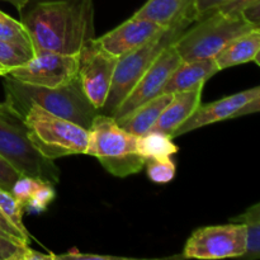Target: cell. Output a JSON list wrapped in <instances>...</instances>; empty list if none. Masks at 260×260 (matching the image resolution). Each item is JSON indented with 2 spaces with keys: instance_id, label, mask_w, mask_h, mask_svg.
<instances>
[{
  "instance_id": "6da1fadb",
  "label": "cell",
  "mask_w": 260,
  "mask_h": 260,
  "mask_svg": "<svg viewBox=\"0 0 260 260\" xmlns=\"http://www.w3.org/2000/svg\"><path fill=\"white\" fill-rule=\"evenodd\" d=\"M20 22L35 50L79 55L95 37L93 0H37Z\"/></svg>"
},
{
  "instance_id": "7a4b0ae2",
  "label": "cell",
  "mask_w": 260,
  "mask_h": 260,
  "mask_svg": "<svg viewBox=\"0 0 260 260\" xmlns=\"http://www.w3.org/2000/svg\"><path fill=\"white\" fill-rule=\"evenodd\" d=\"M4 78L7 95L5 102L22 116L30 104H37L55 116L89 129L99 113L98 109L86 98L79 76L71 83L58 88L30 85L8 75Z\"/></svg>"
},
{
  "instance_id": "3957f363",
  "label": "cell",
  "mask_w": 260,
  "mask_h": 260,
  "mask_svg": "<svg viewBox=\"0 0 260 260\" xmlns=\"http://www.w3.org/2000/svg\"><path fill=\"white\" fill-rule=\"evenodd\" d=\"M0 156L20 175L52 185L60 183V169L55 160L37 151L28 136L23 116L7 102L0 103Z\"/></svg>"
},
{
  "instance_id": "277c9868",
  "label": "cell",
  "mask_w": 260,
  "mask_h": 260,
  "mask_svg": "<svg viewBox=\"0 0 260 260\" xmlns=\"http://www.w3.org/2000/svg\"><path fill=\"white\" fill-rule=\"evenodd\" d=\"M136 141L137 136L122 128L113 117L98 113L89 128L85 154L96 157L108 173L124 178L141 172L146 164Z\"/></svg>"
},
{
  "instance_id": "5b68a950",
  "label": "cell",
  "mask_w": 260,
  "mask_h": 260,
  "mask_svg": "<svg viewBox=\"0 0 260 260\" xmlns=\"http://www.w3.org/2000/svg\"><path fill=\"white\" fill-rule=\"evenodd\" d=\"M23 118L30 142L47 159L85 154L89 129L55 116L37 104H30L23 113Z\"/></svg>"
},
{
  "instance_id": "8992f818",
  "label": "cell",
  "mask_w": 260,
  "mask_h": 260,
  "mask_svg": "<svg viewBox=\"0 0 260 260\" xmlns=\"http://www.w3.org/2000/svg\"><path fill=\"white\" fill-rule=\"evenodd\" d=\"M189 27L190 25L188 24H175L173 27L164 28L144 45L119 57L114 69L108 96L101 113L112 116L134 89L137 81L146 73L147 69L159 57L160 53L175 43V41Z\"/></svg>"
},
{
  "instance_id": "52a82bcc",
  "label": "cell",
  "mask_w": 260,
  "mask_h": 260,
  "mask_svg": "<svg viewBox=\"0 0 260 260\" xmlns=\"http://www.w3.org/2000/svg\"><path fill=\"white\" fill-rule=\"evenodd\" d=\"M251 28L254 25L241 14L229 15L215 10L187 28L174 46L183 61L215 58L228 43Z\"/></svg>"
},
{
  "instance_id": "ba28073f",
  "label": "cell",
  "mask_w": 260,
  "mask_h": 260,
  "mask_svg": "<svg viewBox=\"0 0 260 260\" xmlns=\"http://www.w3.org/2000/svg\"><path fill=\"white\" fill-rule=\"evenodd\" d=\"M248 229L245 223L207 226L196 230L185 243L182 258H241L246 251Z\"/></svg>"
},
{
  "instance_id": "9c48e42d",
  "label": "cell",
  "mask_w": 260,
  "mask_h": 260,
  "mask_svg": "<svg viewBox=\"0 0 260 260\" xmlns=\"http://www.w3.org/2000/svg\"><path fill=\"white\" fill-rule=\"evenodd\" d=\"M79 55H63L46 50H35V56L8 76L30 85L58 88L78 78Z\"/></svg>"
},
{
  "instance_id": "30bf717a",
  "label": "cell",
  "mask_w": 260,
  "mask_h": 260,
  "mask_svg": "<svg viewBox=\"0 0 260 260\" xmlns=\"http://www.w3.org/2000/svg\"><path fill=\"white\" fill-rule=\"evenodd\" d=\"M93 40L79 53L78 76L86 98L101 113L111 89L118 58L96 47Z\"/></svg>"
},
{
  "instance_id": "8fae6325",
  "label": "cell",
  "mask_w": 260,
  "mask_h": 260,
  "mask_svg": "<svg viewBox=\"0 0 260 260\" xmlns=\"http://www.w3.org/2000/svg\"><path fill=\"white\" fill-rule=\"evenodd\" d=\"M182 61L183 58L180 57L174 43L165 48L159 57L154 61V63L147 69L146 73L141 76V79L137 81L136 85L119 104L112 117L116 121H119L139 108L141 104L162 94L165 84L168 83L173 71L182 63Z\"/></svg>"
},
{
  "instance_id": "7c38bea8",
  "label": "cell",
  "mask_w": 260,
  "mask_h": 260,
  "mask_svg": "<svg viewBox=\"0 0 260 260\" xmlns=\"http://www.w3.org/2000/svg\"><path fill=\"white\" fill-rule=\"evenodd\" d=\"M164 29L161 25L145 18L132 15L129 19L109 30L101 37H94L93 42L104 52L119 58L154 37Z\"/></svg>"
},
{
  "instance_id": "4fadbf2b",
  "label": "cell",
  "mask_w": 260,
  "mask_h": 260,
  "mask_svg": "<svg viewBox=\"0 0 260 260\" xmlns=\"http://www.w3.org/2000/svg\"><path fill=\"white\" fill-rule=\"evenodd\" d=\"M260 94V85L255 88L248 89V90L240 91V93L233 94V95L225 96L220 101L212 102L198 107L197 111L174 132L173 139L182 135L188 134L190 131L201 128V127L208 126V124L216 123V122L225 121V119L234 118L235 113L240 111L246 103L258 96Z\"/></svg>"
},
{
  "instance_id": "5bb4252c",
  "label": "cell",
  "mask_w": 260,
  "mask_h": 260,
  "mask_svg": "<svg viewBox=\"0 0 260 260\" xmlns=\"http://www.w3.org/2000/svg\"><path fill=\"white\" fill-rule=\"evenodd\" d=\"M134 15L152 20L162 28L197 22L196 0H147Z\"/></svg>"
},
{
  "instance_id": "9a60e30c",
  "label": "cell",
  "mask_w": 260,
  "mask_h": 260,
  "mask_svg": "<svg viewBox=\"0 0 260 260\" xmlns=\"http://www.w3.org/2000/svg\"><path fill=\"white\" fill-rule=\"evenodd\" d=\"M203 86H205V84L189 89V90L178 91V93L173 94L172 101L165 107L151 131H159L173 137L174 132L201 106Z\"/></svg>"
},
{
  "instance_id": "2e32d148",
  "label": "cell",
  "mask_w": 260,
  "mask_h": 260,
  "mask_svg": "<svg viewBox=\"0 0 260 260\" xmlns=\"http://www.w3.org/2000/svg\"><path fill=\"white\" fill-rule=\"evenodd\" d=\"M218 71L220 69L215 58L182 61V63L173 71L169 80L165 84L162 94H174L202 85Z\"/></svg>"
},
{
  "instance_id": "e0dca14e",
  "label": "cell",
  "mask_w": 260,
  "mask_h": 260,
  "mask_svg": "<svg viewBox=\"0 0 260 260\" xmlns=\"http://www.w3.org/2000/svg\"><path fill=\"white\" fill-rule=\"evenodd\" d=\"M260 50V27H254L234 38L215 57L220 70L254 61Z\"/></svg>"
},
{
  "instance_id": "ac0fdd59",
  "label": "cell",
  "mask_w": 260,
  "mask_h": 260,
  "mask_svg": "<svg viewBox=\"0 0 260 260\" xmlns=\"http://www.w3.org/2000/svg\"><path fill=\"white\" fill-rule=\"evenodd\" d=\"M172 98L173 94H160V95L147 101L146 103L141 104L128 116L117 122L122 128L126 129L129 134L135 135V136H141V135L151 131L157 118L162 113L165 107L172 101Z\"/></svg>"
},
{
  "instance_id": "d6986e66",
  "label": "cell",
  "mask_w": 260,
  "mask_h": 260,
  "mask_svg": "<svg viewBox=\"0 0 260 260\" xmlns=\"http://www.w3.org/2000/svg\"><path fill=\"white\" fill-rule=\"evenodd\" d=\"M136 146L139 154L145 160L169 157L178 152V146L173 142V137L159 131H149L137 136Z\"/></svg>"
},
{
  "instance_id": "ffe728a7",
  "label": "cell",
  "mask_w": 260,
  "mask_h": 260,
  "mask_svg": "<svg viewBox=\"0 0 260 260\" xmlns=\"http://www.w3.org/2000/svg\"><path fill=\"white\" fill-rule=\"evenodd\" d=\"M33 56H35V48L32 46L0 40V65L8 73L27 63Z\"/></svg>"
},
{
  "instance_id": "44dd1931",
  "label": "cell",
  "mask_w": 260,
  "mask_h": 260,
  "mask_svg": "<svg viewBox=\"0 0 260 260\" xmlns=\"http://www.w3.org/2000/svg\"><path fill=\"white\" fill-rule=\"evenodd\" d=\"M0 211L23 235L29 239V233L23 223L24 208H23L22 203L12 194V192H8L3 188H0Z\"/></svg>"
},
{
  "instance_id": "7402d4cb",
  "label": "cell",
  "mask_w": 260,
  "mask_h": 260,
  "mask_svg": "<svg viewBox=\"0 0 260 260\" xmlns=\"http://www.w3.org/2000/svg\"><path fill=\"white\" fill-rule=\"evenodd\" d=\"M0 40L32 46L29 36L23 23L18 22L2 10H0Z\"/></svg>"
},
{
  "instance_id": "603a6c76",
  "label": "cell",
  "mask_w": 260,
  "mask_h": 260,
  "mask_svg": "<svg viewBox=\"0 0 260 260\" xmlns=\"http://www.w3.org/2000/svg\"><path fill=\"white\" fill-rule=\"evenodd\" d=\"M146 172L150 180L159 184L172 182L175 175L174 161L169 157H155V159L146 160Z\"/></svg>"
},
{
  "instance_id": "cb8c5ba5",
  "label": "cell",
  "mask_w": 260,
  "mask_h": 260,
  "mask_svg": "<svg viewBox=\"0 0 260 260\" xmlns=\"http://www.w3.org/2000/svg\"><path fill=\"white\" fill-rule=\"evenodd\" d=\"M55 185L50 183L42 182L40 187L36 189L30 200L24 205V210H28V212H43L48 207L51 202L55 200Z\"/></svg>"
},
{
  "instance_id": "d4e9b609",
  "label": "cell",
  "mask_w": 260,
  "mask_h": 260,
  "mask_svg": "<svg viewBox=\"0 0 260 260\" xmlns=\"http://www.w3.org/2000/svg\"><path fill=\"white\" fill-rule=\"evenodd\" d=\"M28 244L0 235V260H28Z\"/></svg>"
},
{
  "instance_id": "484cf974",
  "label": "cell",
  "mask_w": 260,
  "mask_h": 260,
  "mask_svg": "<svg viewBox=\"0 0 260 260\" xmlns=\"http://www.w3.org/2000/svg\"><path fill=\"white\" fill-rule=\"evenodd\" d=\"M41 183H42V180L22 175V177L18 178L17 182L13 185L12 194L22 203L23 208H24V205L30 200V197H32L33 193L36 192V189L40 187Z\"/></svg>"
},
{
  "instance_id": "4316f807",
  "label": "cell",
  "mask_w": 260,
  "mask_h": 260,
  "mask_svg": "<svg viewBox=\"0 0 260 260\" xmlns=\"http://www.w3.org/2000/svg\"><path fill=\"white\" fill-rule=\"evenodd\" d=\"M248 229V244L246 251L241 258L260 259V220L246 222Z\"/></svg>"
},
{
  "instance_id": "83f0119b",
  "label": "cell",
  "mask_w": 260,
  "mask_h": 260,
  "mask_svg": "<svg viewBox=\"0 0 260 260\" xmlns=\"http://www.w3.org/2000/svg\"><path fill=\"white\" fill-rule=\"evenodd\" d=\"M19 177L22 175L4 157L0 156V188L8 190V192H12L13 185Z\"/></svg>"
},
{
  "instance_id": "f1b7e54d",
  "label": "cell",
  "mask_w": 260,
  "mask_h": 260,
  "mask_svg": "<svg viewBox=\"0 0 260 260\" xmlns=\"http://www.w3.org/2000/svg\"><path fill=\"white\" fill-rule=\"evenodd\" d=\"M57 259H73V260H118V259H124L122 256H112V255H101V254H83L79 253L76 250H70L65 254H58V255H55L53 254V260Z\"/></svg>"
},
{
  "instance_id": "f546056e",
  "label": "cell",
  "mask_w": 260,
  "mask_h": 260,
  "mask_svg": "<svg viewBox=\"0 0 260 260\" xmlns=\"http://www.w3.org/2000/svg\"><path fill=\"white\" fill-rule=\"evenodd\" d=\"M258 0H228L225 4L221 5L217 10H220L223 14L229 15H239L241 14L244 9H246L248 7H250L251 4H254Z\"/></svg>"
},
{
  "instance_id": "4dcf8cb0",
  "label": "cell",
  "mask_w": 260,
  "mask_h": 260,
  "mask_svg": "<svg viewBox=\"0 0 260 260\" xmlns=\"http://www.w3.org/2000/svg\"><path fill=\"white\" fill-rule=\"evenodd\" d=\"M0 231H3L5 235L15 239V240H19L24 244L29 243V239H28L27 236L23 235V234L20 233V231L18 230L14 225H13V223L10 222V221L8 220L4 215H3L2 211H0Z\"/></svg>"
},
{
  "instance_id": "1f68e13d",
  "label": "cell",
  "mask_w": 260,
  "mask_h": 260,
  "mask_svg": "<svg viewBox=\"0 0 260 260\" xmlns=\"http://www.w3.org/2000/svg\"><path fill=\"white\" fill-rule=\"evenodd\" d=\"M228 0H196V10H197V20L205 15L215 12Z\"/></svg>"
},
{
  "instance_id": "d6a6232c",
  "label": "cell",
  "mask_w": 260,
  "mask_h": 260,
  "mask_svg": "<svg viewBox=\"0 0 260 260\" xmlns=\"http://www.w3.org/2000/svg\"><path fill=\"white\" fill-rule=\"evenodd\" d=\"M241 15L244 17V19L246 22L250 23L254 27H260V0L255 2L254 4H251L250 7H248L246 9H244L241 12Z\"/></svg>"
},
{
  "instance_id": "836d02e7",
  "label": "cell",
  "mask_w": 260,
  "mask_h": 260,
  "mask_svg": "<svg viewBox=\"0 0 260 260\" xmlns=\"http://www.w3.org/2000/svg\"><path fill=\"white\" fill-rule=\"evenodd\" d=\"M256 220H260V202L256 203V205L251 206V207H249L248 210H246L244 213H241V215L234 217L233 222L246 223V222H251V221H256Z\"/></svg>"
},
{
  "instance_id": "e575fe53",
  "label": "cell",
  "mask_w": 260,
  "mask_h": 260,
  "mask_svg": "<svg viewBox=\"0 0 260 260\" xmlns=\"http://www.w3.org/2000/svg\"><path fill=\"white\" fill-rule=\"evenodd\" d=\"M260 112V94L258 96H255L254 99H251L249 103H246L240 111H238L234 116V118H240L243 116H248V114L253 113H259Z\"/></svg>"
},
{
  "instance_id": "d590c367",
  "label": "cell",
  "mask_w": 260,
  "mask_h": 260,
  "mask_svg": "<svg viewBox=\"0 0 260 260\" xmlns=\"http://www.w3.org/2000/svg\"><path fill=\"white\" fill-rule=\"evenodd\" d=\"M53 254H42L37 253L36 250L30 249L29 254H28V260H52Z\"/></svg>"
},
{
  "instance_id": "8d00e7d4",
  "label": "cell",
  "mask_w": 260,
  "mask_h": 260,
  "mask_svg": "<svg viewBox=\"0 0 260 260\" xmlns=\"http://www.w3.org/2000/svg\"><path fill=\"white\" fill-rule=\"evenodd\" d=\"M3 2L10 3V4H12L13 7L17 8L18 12H23V9H24V8L27 7L28 3H29L30 0H3Z\"/></svg>"
},
{
  "instance_id": "74e56055",
  "label": "cell",
  "mask_w": 260,
  "mask_h": 260,
  "mask_svg": "<svg viewBox=\"0 0 260 260\" xmlns=\"http://www.w3.org/2000/svg\"><path fill=\"white\" fill-rule=\"evenodd\" d=\"M7 74H8V71L5 70V69L3 68L2 65H0V76H5V75H7Z\"/></svg>"
},
{
  "instance_id": "f35d334b",
  "label": "cell",
  "mask_w": 260,
  "mask_h": 260,
  "mask_svg": "<svg viewBox=\"0 0 260 260\" xmlns=\"http://www.w3.org/2000/svg\"><path fill=\"white\" fill-rule=\"evenodd\" d=\"M254 61H255V62L260 66V50H259V52L256 53V56H255V58H254Z\"/></svg>"
},
{
  "instance_id": "ab89813d",
  "label": "cell",
  "mask_w": 260,
  "mask_h": 260,
  "mask_svg": "<svg viewBox=\"0 0 260 260\" xmlns=\"http://www.w3.org/2000/svg\"><path fill=\"white\" fill-rule=\"evenodd\" d=\"M0 235H3V236H7V238H10V236L5 235V234H4V233H3V231H0ZM12 239H13V238H12ZM18 241H19V240H18Z\"/></svg>"
}]
</instances>
